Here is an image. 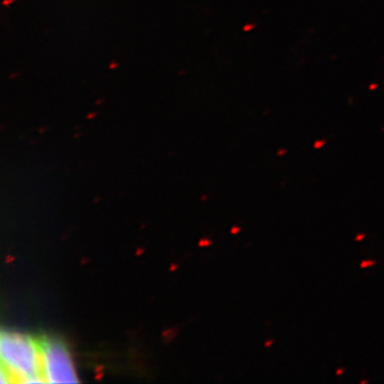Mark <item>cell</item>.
<instances>
[{"label": "cell", "mask_w": 384, "mask_h": 384, "mask_svg": "<svg viewBox=\"0 0 384 384\" xmlns=\"http://www.w3.org/2000/svg\"><path fill=\"white\" fill-rule=\"evenodd\" d=\"M0 356L3 371L10 378V382H45L42 375L40 341L29 335L3 331L0 336Z\"/></svg>", "instance_id": "6da1fadb"}, {"label": "cell", "mask_w": 384, "mask_h": 384, "mask_svg": "<svg viewBox=\"0 0 384 384\" xmlns=\"http://www.w3.org/2000/svg\"><path fill=\"white\" fill-rule=\"evenodd\" d=\"M42 375L48 383H75L78 381L71 356L65 346L56 339H42Z\"/></svg>", "instance_id": "7a4b0ae2"}, {"label": "cell", "mask_w": 384, "mask_h": 384, "mask_svg": "<svg viewBox=\"0 0 384 384\" xmlns=\"http://www.w3.org/2000/svg\"><path fill=\"white\" fill-rule=\"evenodd\" d=\"M373 265H375L373 260H364V262H362V264H361V267H362V268H366V267L373 266Z\"/></svg>", "instance_id": "3957f363"}, {"label": "cell", "mask_w": 384, "mask_h": 384, "mask_svg": "<svg viewBox=\"0 0 384 384\" xmlns=\"http://www.w3.org/2000/svg\"><path fill=\"white\" fill-rule=\"evenodd\" d=\"M365 235L364 234H358V236H356V241H362L363 238H364Z\"/></svg>", "instance_id": "277c9868"}, {"label": "cell", "mask_w": 384, "mask_h": 384, "mask_svg": "<svg viewBox=\"0 0 384 384\" xmlns=\"http://www.w3.org/2000/svg\"><path fill=\"white\" fill-rule=\"evenodd\" d=\"M343 371H344V369H339V371H337V375H341V373H343Z\"/></svg>", "instance_id": "5b68a950"}, {"label": "cell", "mask_w": 384, "mask_h": 384, "mask_svg": "<svg viewBox=\"0 0 384 384\" xmlns=\"http://www.w3.org/2000/svg\"><path fill=\"white\" fill-rule=\"evenodd\" d=\"M271 344H273V341H269L268 343H266L267 347H268V346H270Z\"/></svg>", "instance_id": "8992f818"}]
</instances>
